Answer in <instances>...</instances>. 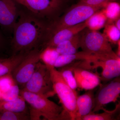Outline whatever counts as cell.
Returning <instances> with one entry per match:
<instances>
[{"label":"cell","mask_w":120,"mask_h":120,"mask_svg":"<svg viewBox=\"0 0 120 120\" xmlns=\"http://www.w3.org/2000/svg\"><path fill=\"white\" fill-rule=\"evenodd\" d=\"M21 6L12 32L11 44L13 54L28 52L43 46L48 38L51 23Z\"/></svg>","instance_id":"obj_1"},{"label":"cell","mask_w":120,"mask_h":120,"mask_svg":"<svg viewBox=\"0 0 120 120\" xmlns=\"http://www.w3.org/2000/svg\"><path fill=\"white\" fill-rule=\"evenodd\" d=\"M20 95L31 106L30 120H69L62 106L50 101L47 97L23 90H20Z\"/></svg>","instance_id":"obj_2"},{"label":"cell","mask_w":120,"mask_h":120,"mask_svg":"<svg viewBox=\"0 0 120 120\" xmlns=\"http://www.w3.org/2000/svg\"><path fill=\"white\" fill-rule=\"evenodd\" d=\"M105 5L93 6L79 2L72 6L61 17H58L51 23L48 38L58 30L85 22L95 12L102 8Z\"/></svg>","instance_id":"obj_3"},{"label":"cell","mask_w":120,"mask_h":120,"mask_svg":"<svg viewBox=\"0 0 120 120\" xmlns=\"http://www.w3.org/2000/svg\"><path fill=\"white\" fill-rule=\"evenodd\" d=\"M50 71L53 87L62 104L64 112L69 120H76L77 116L76 91L71 89L65 82L59 71L54 67H48Z\"/></svg>","instance_id":"obj_4"},{"label":"cell","mask_w":120,"mask_h":120,"mask_svg":"<svg viewBox=\"0 0 120 120\" xmlns=\"http://www.w3.org/2000/svg\"><path fill=\"white\" fill-rule=\"evenodd\" d=\"M80 48L83 52L98 57L100 59L118 58L112 49L110 43L103 33L88 30L80 34Z\"/></svg>","instance_id":"obj_5"},{"label":"cell","mask_w":120,"mask_h":120,"mask_svg":"<svg viewBox=\"0 0 120 120\" xmlns=\"http://www.w3.org/2000/svg\"><path fill=\"white\" fill-rule=\"evenodd\" d=\"M23 90L49 98L56 94L50 71L45 64L39 61L32 76L24 86Z\"/></svg>","instance_id":"obj_6"},{"label":"cell","mask_w":120,"mask_h":120,"mask_svg":"<svg viewBox=\"0 0 120 120\" xmlns=\"http://www.w3.org/2000/svg\"><path fill=\"white\" fill-rule=\"evenodd\" d=\"M40 18L50 22L58 17L64 0H14Z\"/></svg>","instance_id":"obj_7"},{"label":"cell","mask_w":120,"mask_h":120,"mask_svg":"<svg viewBox=\"0 0 120 120\" xmlns=\"http://www.w3.org/2000/svg\"><path fill=\"white\" fill-rule=\"evenodd\" d=\"M41 51L37 48L30 51L12 71V77L18 85L24 86L32 76L36 65L40 61Z\"/></svg>","instance_id":"obj_8"},{"label":"cell","mask_w":120,"mask_h":120,"mask_svg":"<svg viewBox=\"0 0 120 120\" xmlns=\"http://www.w3.org/2000/svg\"><path fill=\"white\" fill-rule=\"evenodd\" d=\"M21 6L14 0H0V27L2 32H12Z\"/></svg>","instance_id":"obj_9"},{"label":"cell","mask_w":120,"mask_h":120,"mask_svg":"<svg viewBox=\"0 0 120 120\" xmlns=\"http://www.w3.org/2000/svg\"><path fill=\"white\" fill-rule=\"evenodd\" d=\"M120 94V79L117 77L110 83L101 86L98 90L94 96V106L92 112L102 110L108 103L116 102Z\"/></svg>","instance_id":"obj_10"},{"label":"cell","mask_w":120,"mask_h":120,"mask_svg":"<svg viewBox=\"0 0 120 120\" xmlns=\"http://www.w3.org/2000/svg\"><path fill=\"white\" fill-rule=\"evenodd\" d=\"M86 28V22L61 29L51 34L42 46V49L45 47H56L57 45L68 40L76 35L80 33Z\"/></svg>","instance_id":"obj_11"},{"label":"cell","mask_w":120,"mask_h":120,"mask_svg":"<svg viewBox=\"0 0 120 120\" xmlns=\"http://www.w3.org/2000/svg\"><path fill=\"white\" fill-rule=\"evenodd\" d=\"M94 68L101 67L102 69L101 80H109L116 78L120 75V57L97 59L90 62Z\"/></svg>","instance_id":"obj_12"},{"label":"cell","mask_w":120,"mask_h":120,"mask_svg":"<svg viewBox=\"0 0 120 120\" xmlns=\"http://www.w3.org/2000/svg\"><path fill=\"white\" fill-rule=\"evenodd\" d=\"M93 90L77 97L76 100L77 116L76 120L92 112L94 106V96Z\"/></svg>","instance_id":"obj_13"},{"label":"cell","mask_w":120,"mask_h":120,"mask_svg":"<svg viewBox=\"0 0 120 120\" xmlns=\"http://www.w3.org/2000/svg\"><path fill=\"white\" fill-rule=\"evenodd\" d=\"M99 59L98 57L83 51L69 55H60L56 60L54 67L61 68L77 60L91 61Z\"/></svg>","instance_id":"obj_14"},{"label":"cell","mask_w":120,"mask_h":120,"mask_svg":"<svg viewBox=\"0 0 120 120\" xmlns=\"http://www.w3.org/2000/svg\"><path fill=\"white\" fill-rule=\"evenodd\" d=\"M28 52L13 54L8 58H0V76L11 73Z\"/></svg>","instance_id":"obj_15"},{"label":"cell","mask_w":120,"mask_h":120,"mask_svg":"<svg viewBox=\"0 0 120 120\" xmlns=\"http://www.w3.org/2000/svg\"><path fill=\"white\" fill-rule=\"evenodd\" d=\"M80 33L60 43L55 47L60 55H69L77 52L80 48Z\"/></svg>","instance_id":"obj_16"},{"label":"cell","mask_w":120,"mask_h":120,"mask_svg":"<svg viewBox=\"0 0 120 120\" xmlns=\"http://www.w3.org/2000/svg\"><path fill=\"white\" fill-rule=\"evenodd\" d=\"M101 113L91 112L82 117L81 120H118L120 116V103L116 105L115 109L112 111L107 110L103 107Z\"/></svg>","instance_id":"obj_17"},{"label":"cell","mask_w":120,"mask_h":120,"mask_svg":"<svg viewBox=\"0 0 120 120\" xmlns=\"http://www.w3.org/2000/svg\"><path fill=\"white\" fill-rule=\"evenodd\" d=\"M26 101L20 95L16 99L11 101H0V112H26Z\"/></svg>","instance_id":"obj_18"},{"label":"cell","mask_w":120,"mask_h":120,"mask_svg":"<svg viewBox=\"0 0 120 120\" xmlns=\"http://www.w3.org/2000/svg\"><path fill=\"white\" fill-rule=\"evenodd\" d=\"M107 22V18L101 9L95 12L85 22L89 30L98 31L104 27Z\"/></svg>","instance_id":"obj_19"},{"label":"cell","mask_w":120,"mask_h":120,"mask_svg":"<svg viewBox=\"0 0 120 120\" xmlns=\"http://www.w3.org/2000/svg\"><path fill=\"white\" fill-rule=\"evenodd\" d=\"M101 10L107 18V22H114L120 18V4L116 1H109L106 2Z\"/></svg>","instance_id":"obj_20"},{"label":"cell","mask_w":120,"mask_h":120,"mask_svg":"<svg viewBox=\"0 0 120 120\" xmlns=\"http://www.w3.org/2000/svg\"><path fill=\"white\" fill-rule=\"evenodd\" d=\"M60 54L53 47H45L41 51L40 61L48 67H54V65Z\"/></svg>","instance_id":"obj_21"},{"label":"cell","mask_w":120,"mask_h":120,"mask_svg":"<svg viewBox=\"0 0 120 120\" xmlns=\"http://www.w3.org/2000/svg\"><path fill=\"white\" fill-rule=\"evenodd\" d=\"M103 34L110 43L116 44L120 41V30L117 28L114 22L106 23L104 26Z\"/></svg>","instance_id":"obj_22"},{"label":"cell","mask_w":120,"mask_h":120,"mask_svg":"<svg viewBox=\"0 0 120 120\" xmlns=\"http://www.w3.org/2000/svg\"><path fill=\"white\" fill-rule=\"evenodd\" d=\"M73 73L76 74L83 79L95 84L97 86L100 85L101 77L95 73L81 68L72 67Z\"/></svg>","instance_id":"obj_23"},{"label":"cell","mask_w":120,"mask_h":120,"mask_svg":"<svg viewBox=\"0 0 120 120\" xmlns=\"http://www.w3.org/2000/svg\"><path fill=\"white\" fill-rule=\"evenodd\" d=\"M62 68L59 71L63 79L72 90L76 91L77 88V83L73 74L72 67Z\"/></svg>","instance_id":"obj_24"},{"label":"cell","mask_w":120,"mask_h":120,"mask_svg":"<svg viewBox=\"0 0 120 120\" xmlns=\"http://www.w3.org/2000/svg\"><path fill=\"white\" fill-rule=\"evenodd\" d=\"M30 120V115L26 112H0V120Z\"/></svg>","instance_id":"obj_25"},{"label":"cell","mask_w":120,"mask_h":120,"mask_svg":"<svg viewBox=\"0 0 120 120\" xmlns=\"http://www.w3.org/2000/svg\"><path fill=\"white\" fill-rule=\"evenodd\" d=\"M20 90L17 83H15L5 92L2 93V100L11 101L16 99L20 95Z\"/></svg>","instance_id":"obj_26"},{"label":"cell","mask_w":120,"mask_h":120,"mask_svg":"<svg viewBox=\"0 0 120 120\" xmlns=\"http://www.w3.org/2000/svg\"><path fill=\"white\" fill-rule=\"evenodd\" d=\"M16 83L11 73L0 76V90L2 93L7 91Z\"/></svg>","instance_id":"obj_27"},{"label":"cell","mask_w":120,"mask_h":120,"mask_svg":"<svg viewBox=\"0 0 120 120\" xmlns=\"http://www.w3.org/2000/svg\"><path fill=\"white\" fill-rule=\"evenodd\" d=\"M77 83V88L82 90H93L98 86L95 84L83 79L76 74L73 73Z\"/></svg>","instance_id":"obj_28"},{"label":"cell","mask_w":120,"mask_h":120,"mask_svg":"<svg viewBox=\"0 0 120 120\" xmlns=\"http://www.w3.org/2000/svg\"><path fill=\"white\" fill-rule=\"evenodd\" d=\"M109 0H80V2L93 6L105 5Z\"/></svg>","instance_id":"obj_29"},{"label":"cell","mask_w":120,"mask_h":120,"mask_svg":"<svg viewBox=\"0 0 120 120\" xmlns=\"http://www.w3.org/2000/svg\"><path fill=\"white\" fill-rule=\"evenodd\" d=\"M7 39L4 34L0 30V52L3 51L6 47L8 43Z\"/></svg>","instance_id":"obj_30"},{"label":"cell","mask_w":120,"mask_h":120,"mask_svg":"<svg viewBox=\"0 0 120 120\" xmlns=\"http://www.w3.org/2000/svg\"><path fill=\"white\" fill-rule=\"evenodd\" d=\"M114 22V24L115 26L117 28L120 30V19L118 18Z\"/></svg>","instance_id":"obj_31"},{"label":"cell","mask_w":120,"mask_h":120,"mask_svg":"<svg viewBox=\"0 0 120 120\" xmlns=\"http://www.w3.org/2000/svg\"><path fill=\"white\" fill-rule=\"evenodd\" d=\"M120 41H119L117 42V44L118 45V49H117V52L116 54L118 56L120 57Z\"/></svg>","instance_id":"obj_32"},{"label":"cell","mask_w":120,"mask_h":120,"mask_svg":"<svg viewBox=\"0 0 120 120\" xmlns=\"http://www.w3.org/2000/svg\"><path fill=\"white\" fill-rule=\"evenodd\" d=\"M2 100V92L0 90V101Z\"/></svg>","instance_id":"obj_33"},{"label":"cell","mask_w":120,"mask_h":120,"mask_svg":"<svg viewBox=\"0 0 120 120\" xmlns=\"http://www.w3.org/2000/svg\"><path fill=\"white\" fill-rule=\"evenodd\" d=\"M109 1H116L117 0H109Z\"/></svg>","instance_id":"obj_34"}]
</instances>
